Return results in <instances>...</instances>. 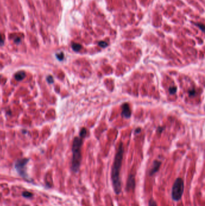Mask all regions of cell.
Wrapping results in <instances>:
<instances>
[{"label":"cell","mask_w":205,"mask_h":206,"mask_svg":"<svg viewBox=\"0 0 205 206\" xmlns=\"http://www.w3.org/2000/svg\"><path fill=\"white\" fill-rule=\"evenodd\" d=\"M86 133H87V130H86V129L84 128H83L81 129L79 135H80V136H81V138H84V137L85 136V135H86Z\"/></svg>","instance_id":"cell-13"},{"label":"cell","mask_w":205,"mask_h":206,"mask_svg":"<svg viewBox=\"0 0 205 206\" xmlns=\"http://www.w3.org/2000/svg\"><path fill=\"white\" fill-rule=\"evenodd\" d=\"M177 91V87L176 86H172L169 88V92L171 94H174Z\"/></svg>","instance_id":"cell-12"},{"label":"cell","mask_w":205,"mask_h":206,"mask_svg":"<svg viewBox=\"0 0 205 206\" xmlns=\"http://www.w3.org/2000/svg\"><path fill=\"white\" fill-rule=\"evenodd\" d=\"M140 131H141V129H140V128L137 129V130H135V133H139V132H140Z\"/></svg>","instance_id":"cell-20"},{"label":"cell","mask_w":205,"mask_h":206,"mask_svg":"<svg viewBox=\"0 0 205 206\" xmlns=\"http://www.w3.org/2000/svg\"><path fill=\"white\" fill-rule=\"evenodd\" d=\"M196 25L198 26V27H199V28L201 29V30H202V31H204V28H205V27H204V25H203V24H197Z\"/></svg>","instance_id":"cell-17"},{"label":"cell","mask_w":205,"mask_h":206,"mask_svg":"<svg viewBox=\"0 0 205 206\" xmlns=\"http://www.w3.org/2000/svg\"><path fill=\"white\" fill-rule=\"evenodd\" d=\"M161 165V162L158 161V160H155L153 162L152 168L149 171V175L152 176H154L155 173H157L159 171Z\"/></svg>","instance_id":"cell-7"},{"label":"cell","mask_w":205,"mask_h":206,"mask_svg":"<svg viewBox=\"0 0 205 206\" xmlns=\"http://www.w3.org/2000/svg\"></svg>","instance_id":"cell-21"},{"label":"cell","mask_w":205,"mask_h":206,"mask_svg":"<svg viewBox=\"0 0 205 206\" xmlns=\"http://www.w3.org/2000/svg\"><path fill=\"white\" fill-rule=\"evenodd\" d=\"M195 93H196V92L194 90H191L189 91V95L190 96L192 97V96H194L195 95Z\"/></svg>","instance_id":"cell-18"},{"label":"cell","mask_w":205,"mask_h":206,"mask_svg":"<svg viewBox=\"0 0 205 206\" xmlns=\"http://www.w3.org/2000/svg\"><path fill=\"white\" fill-rule=\"evenodd\" d=\"M56 57H57V58L59 60L61 61V60H63V59H64V54H63V52H60V53L57 54H56Z\"/></svg>","instance_id":"cell-14"},{"label":"cell","mask_w":205,"mask_h":206,"mask_svg":"<svg viewBox=\"0 0 205 206\" xmlns=\"http://www.w3.org/2000/svg\"><path fill=\"white\" fill-rule=\"evenodd\" d=\"M22 196L26 198H30L33 196V194L29 192H23L22 193Z\"/></svg>","instance_id":"cell-10"},{"label":"cell","mask_w":205,"mask_h":206,"mask_svg":"<svg viewBox=\"0 0 205 206\" xmlns=\"http://www.w3.org/2000/svg\"><path fill=\"white\" fill-rule=\"evenodd\" d=\"M47 81H48L49 83H52L54 82L53 77H52L51 75H49V76L47 77Z\"/></svg>","instance_id":"cell-16"},{"label":"cell","mask_w":205,"mask_h":206,"mask_svg":"<svg viewBox=\"0 0 205 206\" xmlns=\"http://www.w3.org/2000/svg\"><path fill=\"white\" fill-rule=\"evenodd\" d=\"M72 49H73L75 51L78 52V51H79L81 49L82 46H81V45L80 44H79V43H74L72 44Z\"/></svg>","instance_id":"cell-9"},{"label":"cell","mask_w":205,"mask_h":206,"mask_svg":"<svg viewBox=\"0 0 205 206\" xmlns=\"http://www.w3.org/2000/svg\"><path fill=\"white\" fill-rule=\"evenodd\" d=\"M149 206H158V204L156 201L153 198H151L149 201Z\"/></svg>","instance_id":"cell-11"},{"label":"cell","mask_w":205,"mask_h":206,"mask_svg":"<svg viewBox=\"0 0 205 206\" xmlns=\"http://www.w3.org/2000/svg\"><path fill=\"white\" fill-rule=\"evenodd\" d=\"M98 45L102 48H105L108 46V43L104 41H101L98 43Z\"/></svg>","instance_id":"cell-15"},{"label":"cell","mask_w":205,"mask_h":206,"mask_svg":"<svg viewBox=\"0 0 205 206\" xmlns=\"http://www.w3.org/2000/svg\"><path fill=\"white\" fill-rule=\"evenodd\" d=\"M82 145V141L81 138L76 137L73 142L72 145V171L77 173L80 168L81 163V147Z\"/></svg>","instance_id":"cell-2"},{"label":"cell","mask_w":205,"mask_h":206,"mask_svg":"<svg viewBox=\"0 0 205 206\" xmlns=\"http://www.w3.org/2000/svg\"><path fill=\"white\" fill-rule=\"evenodd\" d=\"M29 162L28 159H21L17 160L14 165V167L19 174L24 179H27L28 176L26 171V165Z\"/></svg>","instance_id":"cell-4"},{"label":"cell","mask_w":205,"mask_h":206,"mask_svg":"<svg viewBox=\"0 0 205 206\" xmlns=\"http://www.w3.org/2000/svg\"><path fill=\"white\" fill-rule=\"evenodd\" d=\"M124 149L122 143H120L115 156L111 170V181L113 190L116 195L122 192V182L120 179V171L122 165Z\"/></svg>","instance_id":"cell-1"},{"label":"cell","mask_w":205,"mask_h":206,"mask_svg":"<svg viewBox=\"0 0 205 206\" xmlns=\"http://www.w3.org/2000/svg\"><path fill=\"white\" fill-rule=\"evenodd\" d=\"M184 192V182L181 178H177L173 185L172 189V198L174 201H180L183 196Z\"/></svg>","instance_id":"cell-3"},{"label":"cell","mask_w":205,"mask_h":206,"mask_svg":"<svg viewBox=\"0 0 205 206\" xmlns=\"http://www.w3.org/2000/svg\"><path fill=\"white\" fill-rule=\"evenodd\" d=\"M122 115L125 118H129L131 116V110L128 104L125 103L122 106Z\"/></svg>","instance_id":"cell-6"},{"label":"cell","mask_w":205,"mask_h":206,"mask_svg":"<svg viewBox=\"0 0 205 206\" xmlns=\"http://www.w3.org/2000/svg\"><path fill=\"white\" fill-rule=\"evenodd\" d=\"M4 44V40L2 37V36L0 34V45H2Z\"/></svg>","instance_id":"cell-19"},{"label":"cell","mask_w":205,"mask_h":206,"mask_svg":"<svg viewBox=\"0 0 205 206\" xmlns=\"http://www.w3.org/2000/svg\"><path fill=\"white\" fill-rule=\"evenodd\" d=\"M25 77V73L23 71H19L14 75V78L17 81L22 80Z\"/></svg>","instance_id":"cell-8"},{"label":"cell","mask_w":205,"mask_h":206,"mask_svg":"<svg viewBox=\"0 0 205 206\" xmlns=\"http://www.w3.org/2000/svg\"><path fill=\"white\" fill-rule=\"evenodd\" d=\"M135 176L133 174H130L128 177L126 186V189L127 191L129 192V191L133 190L135 188Z\"/></svg>","instance_id":"cell-5"}]
</instances>
